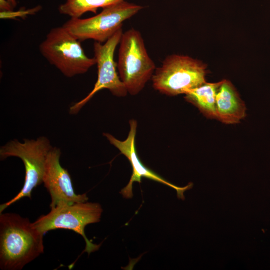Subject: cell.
Segmentation results:
<instances>
[{
    "instance_id": "1",
    "label": "cell",
    "mask_w": 270,
    "mask_h": 270,
    "mask_svg": "<svg viewBox=\"0 0 270 270\" xmlns=\"http://www.w3.org/2000/svg\"><path fill=\"white\" fill-rule=\"evenodd\" d=\"M44 234L28 218L0 214V268L20 270L44 252Z\"/></svg>"
},
{
    "instance_id": "2",
    "label": "cell",
    "mask_w": 270,
    "mask_h": 270,
    "mask_svg": "<svg viewBox=\"0 0 270 270\" xmlns=\"http://www.w3.org/2000/svg\"><path fill=\"white\" fill-rule=\"evenodd\" d=\"M117 68L128 94L136 96L152 80L156 69L141 33L134 28L124 32L120 42Z\"/></svg>"
},
{
    "instance_id": "3",
    "label": "cell",
    "mask_w": 270,
    "mask_h": 270,
    "mask_svg": "<svg viewBox=\"0 0 270 270\" xmlns=\"http://www.w3.org/2000/svg\"><path fill=\"white\" fill-rule=\"evenodd\" d=\"M52 148L47 138L40 136L36 140L24 139L22 143L12 140L0 148L1 160L18 158L24 162L26 172L22 190L14 198L0 206V214L24 198H31L33 190L43 183L46 158Z\"/></svg>"
},
{
    "instance_id": "4",
    "label": "cell",
    "mask_w": 270,
    "mask_h": 270,
    "mask_svg": "<svg viewBox=\"0 0 270 270\" xmlns=\"http://www.w3.org/2000/svg\"><path fill=\"white\" fill-rule=\"evenodd\" d=\"M80 40L63 26L52 29L40 46L42 55L64 76L86 73L96 65V58L85 54Z\"/></svg>"
},
{
    "instance_id": "5",
    "label": "cell",
    "mask_w": 270,
    "mask_h": 270,
    "mask_svg": "<svg viewBox=\"0 0 270 270\" xmlns=\"http://www.w3.org/2000/svg\"><path fill=\"white\" fill-rule=\"evenodd\" d=\"M206 69L204 64L191 57L170 55L156 68L152 79V86L168 96L185 94L206 82Z\"/></svg>"
},
{
    "instance_id": "6",
    "label": "cell",
    "mask_w": 270,
    "mask_h": 270,
    "mask_svg": "<svg viewBox=\"0 0 270 270\" xmlns=\"http://www.w3.org/2000/svg\"><path fill=\"white\" fill-rule=\"evenodd\" d=\"M143 8L142 6L125 0L104 8L93 17L70 18L62 26L80 41L92 40L104 44L122 28L125 21Z\"/></svg>"
},
{
    "instance_id": "7",
    "label": "cell",
    "mask_w": 270,
    "mask_h": 270,
    "mask_svg": "<svg viewBox=\"0 0 270 270\" xmlns=\"http://www.w3.org/2000/svg\"><path fill=\"white\" fill-rule=\"evenodd\" d=\"M103 210L99 204L80 202L60 204L51 208L46 215L40 216L32 223L33 226L44 234L58 229L71 230L83 237L86 242L84 252L88 255L99 250L101 244H94L85 234L86 227L98 222Z\"/></svg>"
},
{
    "instance_id": "8",
    "label": "cell",
    "mask_w": 270,
    "mask_h": 270,
    "mask_svg": "<svg viewBox=\"0 0 270 270\" xmlns=\"http://www.w3.org/2000/svg\"><path fill=\"white\" fill-rule=\"evenodd\" d=\"M123 33L122 28L104 44L94 42V52L98 68L97 81L93 90L85 98L70 107V114H78L82 107L102 90L106 89L117 97L127 96L128 91L120 78L117 62L114 58L115 51Z\"/></svg>"
},
{
    "instance_id": "9",
    "label": "cell",
    "mask_w": 270,
    "mask_h": 270,
    "mask_svg": "<svg viewBox=\"0 0 270 270\" xmlns=\"http://www.w3.org/2000/svg\"><path fill=\"white\" fill-rule=\"evenodd\" d=\"M130 130L128 136L124 140H118L112 134L104 133L103 136L109 141L110 143L118 148L121 154L128 158L132 168V174L128 184L120 192L123 196L126 198H131L133 196L132 185L134 182H142V178L162 184L175 190L177 192L178 198L184 200V193L193 187V184L190 183L184 187L178 186L168 182L155 173L154 172L144 166L140 160L136 148V137L138 122L134 120L130 121Z\"/></svg>"
},
{
    "instance_id": "10",
    "label": "cell",
    "mask_w": 270,
    "mask_h": 270,
    "mask_svg": "<svg viewBox=\"0 0 270 270\" xmlns=\"http://www.w3.org/2000/svg\"><path fill=\"white\" fill-rule=\"evenodd\" d=\"M60 149L52 147L49 152L45 166L43 183L51 197V208L60 204H72L86 202V194H77L67 170L60 163Z\"/></svg>"
},
{
    "instance_id": "11",
    "label": "cell",
    "mask_w": 270,
    "mask_h": 270,
    "mask_svg": "<svg viewBox=\"0 0 270 270\" xmlns=\"http://www.w3.org/2000/svg\"><path fill=\"white\" fill-rule=\"evenodd\" d=\"M217 120L227 124L240 122L246 116V106L232 84L224 80L216 95Z\"/></svg>"
},
{
    "instance_id": "12",
    "label": "cell",
    "mask_w": 270,
    "mask_h": 270,
    "mask_svg": "<svg viewBox=\"0 0 270 270\" xmlns=\"http://www.w3.org/2000/svg\"><path fill=\"white\" fill-rule=\"evenodd\" d=\"M222 82H206L185 94L184 98L206 118L217 120L216 95Z\"/></svg>"
},
{
    "instance_id": "13",
    "label": "cell",
    "mask_w": 270,
    "mask_h": 270,
    "mask_svg": "<svg viewBox=\"0 0 270 270\" xmlns=\"http://www.w3.org/2000/svg\"><path fill=\"white\" fill-rule=\"evenodd\" d=\"M127 0H66L58 8L59 12L71 18H80L84 14H96L97 10L102 9Z\"/></svg>"
},
{
    "instance_id": "14",
    "label": "cell",
    "mask_w": 270,
    "mask_h": 270,
    "mask_svg": "<svg viewBox=\"0 0 270 270\" xmlns=\"http://www.w3.org/2000/svg\"><path fill=\"white\" fill-rule=\"evenodd\" d=\"M13 6L7 0H0V9L1 12L12 11Z\"/></svg>"
},
{
    "instance_id": "15",
    "label": "cell",
    "mask_w": 270,
    "mask_h": 270,
    "mask_svg": "<svg viewBox=\"0 0 270 270\" xmlns=\"http://www.w3.org/2000/svg\"><path fill=\"white\" fill-rule=\"evenodd\" d=\"M14 8L16 6V0H7Z\"/></svg>"
}]
</instances>
